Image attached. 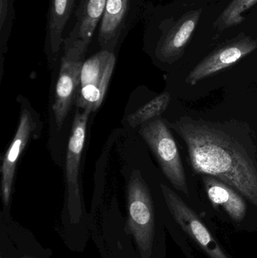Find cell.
Segmentation results:
<instances>
[{
	"label": "cell",
	"instance_id": "cell-14",
	"mask_svg": "<svg viewBox=\"0 0 257 258\" xmlns=\"http://www.w3.org/2000/svg\"><path fill=\"white\" fill-rule=\"evenodd\" d=\"M116 64L115 53L101 50L86 60L81 67L80 87L97 86L102 81L112 65Z\"/></svg>",
	"mask_w": 257,
	"mask_h": 258
},
{
	"label": "cell",
	"instance_id": "cell-17",
	"mask_svg": "<svg viewBox=\"0 0 257 258\" xmlns=\"http://www.w3.org/2000/svg\"><path fill=\"white\" fill-rule=\"evenodd\" d=\"M256 3L257 0H232L214 23L216 30L223 31L241 24L244 20L241 13L245 12Z\"/></svg>",
	"mask_w": 257,
	"mask_h": 258
},
{
	"label": "cell",
	"instance_id": "cell-10",
	"mask_svg": "<svg viewBox=\"0 0 257 258\" xmlns=\"http://www.w3.org/2000/svg\"><path fill=\"white\" fill-rule=\"evenodd\" d=\"M36 123L33 114L23 107L18 129L12 142L6 150L0 168L2 198L5 207H7L10 202L18 159L36 130Z\"/></svg>",
	"mask_w": 257,
	"mask_h": 258
},
{
	"label": "cell",
	"instance_id": "cell-6",
	"mask_svg": "<svg viewBox=\"0 0 257 258\" xmlns=\"http://www.w3.org/2000/svg\"><path fill=\"white\" fill-rule=\"evenodd\" d=\"M85 54L78 48L63 45V54L56 85L53 104L57 128H61L80 87V76Z\"/></svg>",
	"mask_w": 257,
	"mask_h": 258
},
{
	"label": "cell",
	"instance_id": "cell-8",
	"mask_svg": "<svg viewBox=\"0 0 257 258\" xmlns=\"http://www.w3.org/2000/svg\"><path fill=\"white\" fill-rule=\"evenodd\" d=\"M202 12V9L190 11L168 27L163 24L158 26L161 33L154 51L158 60L172 64L182 57L197 27Z\"/></svg>",
	"mask_w": 257,
	"mask_h": 258
},
{
	"label": "cell",
	"instance_id": "cell-4",
	"mask_svg": "<svg viewBox=\"0 0 257 258\" xmlns=\"http://www.w3.org/2000/svg\"><path fill=\"white\" fill-rule=\"evenodd\" d=\"M91 113L92 111L89 109H84L81 113L77 110L68 143L66 162V196L68 211L71 222L73 224L79 222L82 213L80 196L79 168L85 141L88 121Z\"/></svg>",
	"mask_w": 257,
	"mask_h": 258
},
{
	"label": "cell",
	"instance_id": "cell-5",
	"mask_svg": "<svg viewBox=\"0 0 257 258\" xmlns=\"http://www.w3.org/2000/svg\"><path fill=\"white\" fill-rule=\"evenodd\" d=\"M164 201L174 219L210 258H229L197 214L167 185L161 183Z\"/></svg>",
	"mask_w": 257,
	"mask_h": 258
},
{
	"label": "cell",
	"instance_id": "cell-12",
	"mask_svg": "<svg viewBox=\"0 0 257 258\" xmlns=\"http://www.w3.org/2000/svg\"><path fill=\"white\" fill-rule=\"evenodd\" d=\"M202 181L207 195L214 206L223 208L229 216L237 222L245 218L247 206L241 194L212 176L203 175Z\"/></svg>",
	"mask_w": 257,
	"mask_h": 258
},
{
	"label": "cell",
	"instance_id": "cell-16",
	"mask_svg": "<svg viewBox=\"0 0 257 258\" xmlns=\"http://www.w3.org/2000/svg\"><path fill=\"white\" fill-rule=\"evenodd\" d=\"M170 101L169 92H164L151 100L137 111L128 115L127 122L132 128L150 122L151 119L161 116L168 107Z\"/></svg>",
	"mask_w": 257,
	"mask_h": 258
},
{
	"label": "cell",
	"instance_id": "cell-1",
	"mask_svg": "<svg viewBox=\"0 0 257 258\" xmlns=\"http://www.w3.org/2000/svg\"><path fill=\"white\" fill-rule=\"evenodd\" d=\"M167 124L187 145L195 172L219 179L257 208L256 147L244 124L189 116Z\"/></svg>",
	"mask_w": 257,
	"mask_h": 258
},
{
	"label": "cell",
	"instance_id": "cell-3",
	"mask_svg": "<svg viewBox=\"0 0 257 258\" xmlns=\"http://www.w3.org/2000/svg\"><path fill=\"white\" fill-rule=\"evenodd\" d=\"M139 133L155 155L166 178L175 189L189 196L185 169L167 121L157 118L142 125Z\"/></svg>",
	"mask_w": 257,
	"mask_h": 258
},
{
	"label": "cell",
	"instance_id": "cell-9",
	"mask_svg": "<svg viewBox=\"0 0 257 258\" xmlns=\"http://www.w3.org/2000/svg\"><path fill=\"white\" fill-rule=\"evenodd\" d=\"M133 0H107L98 32L101 50L115 53L116 47L133 24Z\"/></svg>",
	"mask_w": 257,
	"mask_h": 258
},
{
	"label": "cell",
	"instance_id": "cell-7",
	"mask_svg": "<svg viewBox=\"0 0 257 258\" xmlns=\"http://www.w3.org/2000/svg\"><path fill=\"white\" fill-rule=\"evenodd\" d=\"M257 49V39L244 33L226 41L202 59L186 78V83L195 86L202 80L226 69Z\"/></svg>",
	"mask_w": 257,
	"mask_h": 258
},
{
	"label": "cell",
	"instance_id": "cell-18",
	"mask_svg": "<svg viewBox=\"0 0 257 258\" xmlns=\"http://www.w3.org/2000/svg\"><path fill=\"white\" fill-rule=\"evenodd\" d=\"M13 0H0V31L1 47L3 51L11 33L14 18Z\"/></svg>",
	"mask_w": 257,
	"mask_h": 258
},
{
	"label": "cell",
	"instance_id": "cell-15",
	"mask_svg": "<svg viewBox=\"0 0 257 258\" xmlns=\"http://www.w3.org/2000/svg\"><path fill=\"white\" fill-rule=\"evenodd\" d=\"M115 65L116 64L112 65L109 68L105 77L100 84L79 88L75 101L77 107L82 108L83 110L89 109L92 112L96 111L99 108L104 101L110 78L114 71Z\"/></svg>",
	"mask_w": 257,
	"mask_h": 258
},
{
	"label": "cell",
	"instance_id": "cell-11",
	"mask_svg": "<svg viewBox=\"0 0 257 258\" xmlns=\"http://www.w3.org/2000/svg\"><path fill=\"white\" fill-rule=\"evenodd\" d=\"M107 0H80L75 21L63 45L78 48L85 54L98 24L101 22Z\"/></svg>",
	"mask_w": 257,
	"mask_h": 258
},
{
	"label": "cell",
	"instance_id": "cell-13",
	"mask_svg": "<svg viewBox=\"0 0 257 258\" xmlns=\"http://www.w3.org/2000/svg\"><path fill=\"white\" fill-rule=\"evenodd\" d=\"M75 0H50L46 27V47L56 56L63 44V32L75 7Z\"/></svg>",
	"mask_w": 257,
	"mask_h": 258
},
{
	"label": "cell",
	"instance_id": "cell-2",
	"mask_svg": "<svg viewBox=\"0 0 257 258\" xmlns=\"http://www.w3.org/2000/svg\"><path fill=\"white\" fill-rule=\"evenodd\" d=\"M127 230L133 235L142 258L152 255L155 213L150 191L141 173L134 170L127 186Z\"/></svg>",
	"mask_w": 257,
	"mask_h": 258
}]
</instances>
